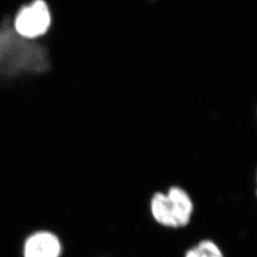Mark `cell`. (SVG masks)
<instances>
[{
    "instance_id": "cell-3",
    "label": "cell",
    "mask_w": 257,
    "mask_h": 257,
    "mask_svg": "<svg viewBox=\"0 0 257 257\" xmlns=\"http://www.w3.org/2000/svg\"><path fill=\"white\" fill-rule=\"evenodd\" d=\"M63 246L60 238L55 232L41 230L34 231L25 239L23 257H60Z\"/></svg>"
},
{
    "instance_id": "cell-5",
    "label": "cell",
    "mask_w": 257,
    "mask_h": 257,
    "mask_svg": "<svg viewBox=\"0 0 257 257\" xmlns=\"http://www.w3.org/2000/svg\"><path fill=\"white\" fill-rule=\"evenodd\" d=\"M255 181H256V191H255V193H256V196H257V170H256V175H255Z\"/></svg>"
},
{
    "instance_id": "cell-1",
    "label": "cell",
    "mask_w": 257,
    "mask_h": 257,
    "mask_svg": "<svg viewBox=\"0 0 257 257\" xmlns=\"http://www.w3.org/2000/svg\"><path fill=\"white\" fill-rule=\"evenodd\" d=\"M150 211L157 224L169 229H182L192 220L194 204L182 187L171 186L165 193L156 192L153 194Z\"/></svg>"
},
{
    "instance_id": "cell-4",
    "label": "cell",
    "mask_w": 257,
    "mask_h": 257,
    "mask_svg": "<svg viewBox=\"0 0 257 257\" xmlns=\"http://www.w3.org/2000/svg\"><path fill=\"white\" fill-rule=\"evenodd\" d=\"M184 257H225V255L214 241L204 239L189 248Z\"/></svg>"
},
{
    "instance_id": "cell-2",
    "label": "cell",
    "mask_w": 257,
    "mask_h": 257,
    "mask_svg": "<svg viewBox=\"0 0 257 257\" xmlns=\"http://www.w3.org/2000/svg\"><path fill=\"white\" fill-rule=\"evenodd\" d=\"M52 14L45 0H33L19 10L14 19V30L19 37L35 40L44 37L52 26Z\"/></svg>"
}]
</instances>
